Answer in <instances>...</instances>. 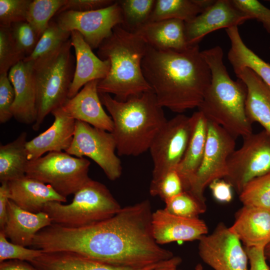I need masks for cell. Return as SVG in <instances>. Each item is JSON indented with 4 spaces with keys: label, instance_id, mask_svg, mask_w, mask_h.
Wrapping results in <instances>:
<instances>
[{
    "label": "cell",
    "instance_id": "27",
    "mask_svg": "<svg viewBox=\"0 0 270 270\" xmlns=\"http://www.w3.org/2000/svg\"><path fill=\"white\" fill-rule=\"evenodd\" d=\"M246 84V112L252 124L259 123L270 136V88L251 70L245 68L236 74Z\"/></svg>",
    "mask_w": 270,
    "mask_h": 270
},
{
    "label": "cell",
    "instance_id": "40",
    "mask_svg": "<svg viewBox=\"0 0 270 270\" xmlns=\"http://www.w3.org/2000/svg\"><path fill=\"white\" fill-rule=\"evenodd\" d=\"M43 252L8 242L4 232L0 230V262L6 260H28L30 262L40 256Z\"/></svg>",
    "mask_w": 270,
    "mask_h": 270
},
{
    "label": "cell",
    "instance_id": "11",
    "mask_svg": "<svg viewBox=\"0 0 270 270\" xmlns=\"http://www.w3.org/2000/svg\"><path fill=\"white\" fill-rule=\"evenodd\" d=\"M191 130L190 116L179 114L166 121L148 150L153 164L151 182L176 170L186 149Z\"/></svg>",
    "mask_w": 270,
    "mask_h": 270
},
{
    "label": "cell",
    "instance_id": "30",
    "mask_svg": "<svg viewBox=\"0 0 270 270\" xmlns=\"http://www.w3.org/2000/svg\"><path fill=\"white\" fill-rule=\"evenodd\" d=\"M213 0H156L148 22L177 19L187 22L201 13Z\"/></svg>",
    "mask_w": 270,
    "mask_h": 270
},
{
    "label": "cell",
    "instance_id": "8",
    "mask_svg": "<svg viewBox=\"0 0 270 270\" xmlns=\"http://www.w3.org/2000/svg\"><path fill=\"white\" fill-rule=\"evenodd\" d=\"M90 162L66 152H48L35 160H29L26 176L51 186L66 198L74 194L90 178L88 172Z\"/></svg>",
    "mask_w": 270,
    "mask_h": 270
},
{
    "label": "cell",
    "instance_id": "45",
    "mask_svg": "<svg viewBox=\"0 0 270 270\" xmlns=\"http://www.w3.org/2000/svg\"><path fill=\"white\" fill-rule=\"evenodd\" d=\"M264 247L245 248L248 258V270H270L264 254Z\"/></svg>",
    "mask_w": 270,
    "mask_h": 270
},
{
    "label": "cell",
    "instance_id": "22",
    "mask_svg": "<svg viewBox=\"0 0 270 270\" xmlns=\"http://www.w3.org/2000/svg\"><path fill=\"white\" fill-rule=\"evenodd\" d=\"M229 230L245 248H264L270 242V210L243 206Z\"/></svg>",
    "mask_w": 270,
    "mask_h": 270
},
{
    "label": "cell",
    "instance_id": "14",
    "mask_svg": "<svg viewBox=\"0 0 270 270\" xmlns=\"http://www.w3.org/2000/svg\"><path fill=\"white\" fill-rule=\"evenodd\" d=\"M198 240L200 258L214 270H248L245 249L224 224L219 223L211 234Z\"/></svg>",
    "mask_w": 270,
    "mask_h": 270
},
{
    "label": "cell",
    "instance_id": "29",
    "mask_svg": "<svg viewBox=\"0 0 270 270\" xmlns=\"http://www.w3.org/2000/svg\"><path fill=\"white\" fill-rule=\"evenodd\" d=\"M27 133L23 132L14 140L0 146V182H8L26 176L29 162L26 149Z\"/></svg>",
    "mask_w": 270,
    "mask_h": 270
},
{
    "label": "cell",
    "instance_id": "34",
    "mask_svg": "<svg viewBox=\"0 0 270 270\" xmlns=\"http://www.w3.org/2000/svg\"><path fill=\"white\" fill-rule=\"evenodd\" d=\"M239 198L244 206L270 210V173L248 182Z\"/></svg>",
    "mask_w": 270,
    "mask_h": 270
},
{
    "label": "cell",
    "instance_id": "41",
    "mask_svg": "<svg viewBox=\"0 0 270 270\" xmlns=\"http://www.w3.org/2000/svg\"><path fill=\"white\" fill-rule=\"evenodd\" d=\"M234 5L250 19L260 22L270 34V9L256 0H232Z\"/></svg>",
    "mask_w": 270,
    "mask_h": 270
},
{
    "label": "cell",
    "instance_id": "13",
    "mask_svg": "<svg viewBox=\"0 0 270 270\" xmlns=\"http://www.w3.org/2000/svg\"><path fill=\"white\" fill-rule=\"evenodd\" d=\"M54 20L64 30L78 32L92 49L98 48L111 34L115 26L124 23L122 9L118 0L98 10L65 11L56 14Z\"/></svg>",
    "mask_w": 270,
    "mask_h": 270
},
{
    "label": "cell",
    "instance_id": "25",
    "mask_svg": "<svg viewBox=\"0 0 270 270\" xmlns=\"http://www.w3.org/2000/svg\"><path fill=\"white\" fill-rule=\"evenodd\" d=\"M167 260L145 266L128 267L100 262L70 252H43L31 262L39 270H152Z\"/></svg>",
    "mask_w": 270,
    "mask_h": 270
},
{
    "label": "cell",
    "instance_id": "37",
    "mask_svg": "<svg viewBox=\"0 0 270 270\" xmlns=\"http://www.w3.org/2000/svg\"><path fill=\"white\" fill-rule=\"evenodd\" d=\"M184 190L182 180L176 170H172L158 180L150 182V193L158 196L164 202Z\"/></svg>",
    "mask_w": 270,
    "mask_h": 270
},
{
    "label": "cell",
    "instance_id": "18",
    "mask_svg": "<svg viewBox=\"0 0 270 270\" xmlns=\"http://www.w3.org/2000/svg\"><path fill=\"white\" fill-rule=\"evenodd\" d=\"M8 76L15 94L13 117L20 123L34 124L36 120V91L32 64L20 62L10 70Z\"/></svg>",
    "mask_w": 270,
    "mask_h": 270
},
{
    "label": "cell",
    "instance_id": "15",
    "mask_svg": "<svg viewBox=\"0 0 270 270\" xmlns=\"http://www.w3.org/2000/svg\"><path fill=\"white\" fill-rule=\"evenodd\" d=\"M250 20L232 0H216L201 13L185 22V35L189 46L198 44L208 34L219 29L238 26Z\"/></svg>",
    "mask_w": 270,
    "mask_h": 270
},
{
    "label": "cell",
    "instance_id": "46",
    "mask_svg": "<svg viewBox=\"0 0 270 270\" xmlns=\"http://www.w3.org/2000/svg\"><path fill=\"white\" fill-rule=\"evenodd\" d=\"M8 182L1 183L0 186V229L2 230L6 220L7 206L9 200Z\"/></svg>",
    "mask_w": 270,
    "mask_h": 270
},
{
    "label": "cell",
    "instance_id": "26",
    "mask_svg": "<svg viewBox=\"0 0 270 270\" xmlns=\"http://www.w3.org/2000/svg\"><path fill=\"white\" fill-rule=\"evenodd\" d=\"M134 32L156 49L182 51L190 46L185 35V22L182 20L148 22Z\"/></svg>",
    "mask_w": 270,
    "mask_h": 270
},
{
    "label": "cell",
    "instance_id": "7",
    "mask_svg": "<svg viewBox=\"0 0 270 270\" xmlns=\"http://www.w3.org/2000/svg\"><path fill=\"white\" fill-rule=\"evenodd\" d=\"M70 39L50 58L32 64L35 78L36 120L32 125L39 130L45 118L61 107L68 98L75 68Z\"/></svg>",
    "mask_w": 270,
    "mask_h": 270
},
{
    "label": "cell",
    "instance_id": "36",
    "mask_svg": "<svg viewBox=\"0 0 270 270\" xmlns=\"http://www.w3.org/2000/svg\"><path fill=\"white\" fill-rule=\"evenodd\" d=\"M24 58L14 42L10 28L0 27V74L8 73L12 66Z\"/></svg>",
    "mask_w": 270,
    "mask_h": 270
},
{
    "label": "cell",
    "instance_id": "17",
    "mask_svg": "<svg viewBox=\"0 0 270 270\" xmlns=\"http://www.w3.org/2000/svg\"><path fill=\"white\" fill-rule=\"evenodd\" d=\"M52 126L26 144L28 158L35 160L46 152H65L70 148L74 136L76 120L69 116L62 106L53 110Z\"/></svg>",
    "mask_w": 270,
    "mask_h": 270
},
{
    "label": "cell",
    "instance_id": "28",
    "mask_svg": "<svg viewBox=\"0 0 270 270\" xmlns=\"http://www.w3.org/2000/svg\"><path fill=\"white\" fill-rule=\"evenodd\" d=\"M226 32L230 42L228 58L235 74L245 68H249L260 77L270 88V64L262 59L245 44L238 26L226 28Z\"/></svg>",
    "mask_w": 270,
    "mask_h": 270
},
{
    "label": "cell",
    "instance_id": "10",
    "mask_svg": "<svg viewBox=\"0 0 270 270\" xmlns=\"http://www.w3.org/2000/svg\"><path fill=\"white\" fill-rule=\"evenodd\" d=\"M116 151V143L112 132L76 120L73 140L66 152L76 157L90 158L109 180H115L122 172L121 162Z\"/></svg>",
    "mask_w": 270,
    "mask_h": 270
},
{
    "label": "cell",
    "instance_id": "6",
    "mask_svg": "<svg viewBox=\"0 0 270 270\" xmlns=\"http://www.w3.org/2000/svg\"><path fill=\"white\" fill-rule=\"evenodd\" d=\"M122 208L107 187L90 178L74 194L72 202L46 203L42 212L52 223L67 227L84 226L108 218Z\"/></svg>",
    "mask_w": 270,
    "mask_h": 270
},
{
    "label": "cell",
    "instance_id": "44",
    "mask_svg": "<svg viewBox=\"0 0 270 270\" xmlns=\"http://www.w3.org/2000/svg\"><path fill=\"white\" fill-rule=\"evenodd\" d=\"M209 187L214 198L218 202L226 203L232 199L233 188L226 180H214L209 184Z\"/></svg>",
    "mask_w": 270,
    "mask_h": 270
},
{
    "label": "cell",
    "instance_id": "35",
    "mask_svg": "<svg viewBox=\"0 0 270 270\" xmlns=\"http://www.w3.org/2000/svg\"><path fill=\"white\" fill-rule=\"evenodd\" d=\"M164 202L165 210L171 214L186 218H198V216L204 213L206 209V202L189 190H184Z\"/></svg>",
    "mask_w": 270,
    "mask_h": 270
},
{
    "label": "cell",
    "instance_id": "20",
    "mask_svg": "<svg viewBox=\"0 0 270 270\" xmlns=\"http://www.w3.org/2000/svg\"><path fill=\"white\" fill-rule=\"evenodd\" d=\"M70 40L74 49L76 64L68 98L76 96L88 82L104 78L110 67L109 60H102L97 56L78 32H70Z\"/></svg>",
    "mask_w": 270,
    "mask_h": 270
},
{
    "label": "cell",
    "instance_id": "47",
    "mask_svg": "<svg viewBox=\"0 0 270 270\" xmlns=\"http://www.w3.org/2000/svg\"><path fill=\"white\" fill-rule=\"evenodd\" d=\"M0 270H34L28 266L17 262L1 263Z\"/></svg>",
    "mask_w": 270,
    "mask_h": 270
},
{
    "label": "cell",
    "instance_id": "16",
    "mask_svg": "<svg viewBox=\"0 0 270 270\" xmlns=\"http://www.w3.org/2000/svg\"><path fill=\"white\" fill-rule=\"evenodd\" d=\"M152 229L158 244L199 240L208 232V228L203 220L177 216L164 209L152 212Z\"/></svg>",
    "mask_w": 270,
    "mask_h": 270
},
{
    "label": "cell",
    "instance_id": "32",
    "mask_svg": "<svg viewBox=\"0 0 270 270\" xmlns=\"http://www.w3.org/2000/svg\"><path fill=\"white\" fill-rule=\"evenodd\" d=\"M66 0H34L30 4L26 22L33 28L39 38L48 27Z\"/></svg>",
    "mask_w": 270,
    "mask_h": 270
},
{
    "label": "cell",
    "instance_id": "39",
    "mask_svg": "<svg viewBox=\"0 0 270 270\" xmlns=\"http://www.w3.org/2000/svg\"><path fill=\"white\" fill-rule=\"evenodd\" d=\"M10 30L18 48L25 58L29 56L40 39L33 28L24 21L13 24Z\"/></svg>",
    "mask_w": 270,
    "mask_h": 270
},
{
    "label": "cell",
    "instance_id": "2",
    "mask_svg": "<svg viewBox=\"0 0 270 270\" xmlns=\"http://www.w3.org/2000/svg\"><path fill=\"white\" fill-rule=\"evenodd\" d=\"M142 68L158 104L178 114L199 106L211 80L198 44L182 51L148 46Z\"/></svg>",
    "mask_w": 270,
    "mask_h": 270
},
{
    "label": "cell",
    "instance_id": "48",
    "mask_svg": "<svg viewBox=\"0 0 270 270\" xmlns=\"http://www.w3.org/2000/svg\"><path fill=\"white\" fill-rule=\"evenodd\" d=\"M182 259L178 256H174L168 260L163 265L152 270H177V268L182 262Z\"/></svg>",
    "mask_w": 270,
    "mask_h": 270
},
{
    "label": "cell",
    "instance_id": "21",
    "mask_svg": "<svg viewBox=\"0 0 270 270\" xmlns=\"http://www.w3.org/2000/svg\"><path fill=\"white\" fill-rule=\"evenodd\" d=\"M52 222L44 212L26 211L9 200L6 220L2 230L10 242L23 246H32L36 235Z\"/></svg>",
    "mask_w": 270,
    "mask_h": 270
},
{
    "label": "cell",
    "instance_id": "24",
    "mask_svg": "<svg viewBox=\"0 0 270 270\" xmlns=\"http://www.w3.org/2000/svg\"><path fill=\"white\" fill-rule=\"evenodd\" d=\"M192 130L184 154L178 166V172L184 190H190L194 178L201 164L206 141L208 120L200 111L190 116Z\"/></svg>",
    "mask_w": 270,
    "mask_h": 270
},
{
    "label": "cell",
    "instance_id": "5",
    "mask_svg": "<svg viewBox=\"0 0 270 270\" xmlns=\"http://www.w3.org/2000/svg\"><path fill=\"white\" fill-rule=\"evenodd\" d=\"M148 46L136 32L122 25L115 26L98 48V57L110 64L108 76L98 82V92L114 94L116 100L124 102L152 90L142 68Z\"/></svg>",
    "mask_w": 270,
    "mask_h": 270
},
{
    "label": "cell",
    "instance_id": "19",
    "mask_svg": "<svg viewBox=\"0 0 270 270\" xmlns=\"http://www.w3.org/2000/svg\"><path fill=\"white\" fill-rule=\"evenodd\" d=\"M100 80L87 83L76 96L68 98L62 108L74 120L112 132L113 121L103 108L99 96L98 85Z\"/></svg>",
    "mask_w": 270,
    "mask_h": 270
},
{
    "label": "cell",
    "instance_id": "3",
    "mask_svg": "<svg viewBox=\"0 0 270 270\" xmlns=\"http://www.w3.org/2000/svg\"><path fill=\"white\" fill-rule=\"evenodd\" d=\"M99 93L114 124L112 132L120 156H138L149 150L166 124L163 110L152 90L120 102L110 94Z\"/></svg>",
    "mask_w": 270,
    "mask_h": 270
},
{
    "label": "cell",
    "instance_id": "4",
    "mask_svg": "<svg viewBox=\"0 0 270 270\" xmlns=\"http://www.w3.org/2000/svg\"><path fill=\"white\" fill-rule=\"evenodd\" d=\"M211 73L210 82L198 108L208 121L214 123L236 139L252 132L246 112V86L240 79L230 77L220 46L202 51Z\"/></svg>",
    "mask_w": 270,
    "mask_h": 270
},
{
    "label": "cell",
    "instance_id": "31",
    "mask_svg": "<svg viewBox=\"0 0 270 270\" xmlns=\"http://www.w3.org/2000/svg\"><path fill=\"white\" fill-rule=\"evenodd\" d=\"M70 37V32L64 30L55 20H51L32 52L23 60L32 64L42 62L56 54Z\"/></svg>",
    "mask_w": 270,
    "mask_h": 270
},
{
    "label": "cell",
    "instance_id": "9",
    "mask_svg": "<svg viewBox=\"0 0 270 270\" xmlns=\"http://www.w3.org/2000/svg\"><path fill=\"white\" fill-rule=\"evenodd\" d=\"M228 161L224 178L239 194L252 180L270 173V136L264 130L243 138Z\"/></svg>",
    "mask_w": 270,
    "mask_h": 270
},
{
    "label": "cell",
    "instance_id": "50",
    "mask_svg": "<svg viewBox=\"0 0 270 270\" xmlns=\"http://www.w3.org/2000/svg\"><path fill=\"white\" fill-rule=\"evenodd\" d=\"M195 270H203V268L201 264H198Z\"/></svg>",
    "mask_w": 270,
    "mask_h": 270
},
{
    "label": "cell",
    "instance_id": "12",
    "mask_svg": "<svg viewBox=\"0 0 270 270\" xmlns=\"http://www.w3.org/2000/svg\"><path fill=\"white\" fill-rule=\"evenodd\" d=\"M236 140L220 126L208 121L203 158L189 190L202 201L206 202V187L214 180L226 176L228 161L235 150Z\"/></svg>",
    "mask_w": 270,
    "mask_h": 270
},
{
    "label": "cell",
    "instance_id": "1",
    "mask_svg": "<svg viewBox=\"0 0 270 270\" xmlns=\"http://www.w3.org/2000/svg\"><path fill=\"white\" fill-rule=\"evenodd\" d=\"M146 200L122 208L112 216L76 228L54 224L48 236L52 252H70L118 266L142 267L172 258L152 232V214Z\"/></svg>",
    "mask_w": 270,
    "mask_h": 270
},
{
    "label": "cell",
    "instance_id": "33",
    "mask_svg": "<svg viewBox=\"0 0 270 270\" xmlns=\"http://www.w3.org/2000/svg\"><path fill=\"white\" fill-rule=\"evenodd\" d=\"M122 9L124 23L126 30L134 32L148 22L154 8V0H118Z\"/></svg>",
    "mask_w": 270,
    "mask_h": 270
},
{
    "label": "cell",
    "instance_id": "42",
    "mask_svg": "<svg viewBox=\"0 0 270 270\" xmlns=\"http://www.w3.org/2000/svg\"><path fill=\"white\" fill-rule=\"evenodd\" d=\"M15 98L14 87L7 72L0 74V122L4 124L13 117L12 108Z\"/></svg>",
    "mask_w": 270,
    "mask_h": 270
},
{
    "label": "cell",
    "instance_id": "23",
    "mask_svg": "<svg viewBox=\"0 0 270 270\" xmlns=\"http://www.w3.org/2000/svg\"><path fill=\"white\" fill-rule=\"evenodd\" d=\"M8 185L10 200L30 212H42L45 204L50 202L67 200L50 185L26 176L8 182Z\"/></svg>",
    "mask_w": 270,
    "mask_h": 270
},
{
    "label": "cell",
    "instance_id": "43",
    "mask_svg": "<svg viewBox=\"0 0 270 270\" xmlns=\"http://www.w3.org/2000/svg\"><path fill=\"white\" fill-rule=\"evenodd\" d=\"M113 0H66L57 14L68 10L89 12L107 8L115 2Z\"/></svg>",
    "mask_w": 270,
    "mask_h": 270
},
{
    "label": "cell",
    "instance_id": "49",
    "mask_svg": "<svg viewBox=\"0 0 270 270\" xmlns=\"http://www.w3.org/2000/svg\"><path fill=\"white\" fill-rule=\"evenodd\" d=\"M264 254L266 260L270 262V242L264 247Z\"/></svg>",
    "mask_w": 270,
    "mask_h": 270
},
{
    "label": "cell",
    "instance_id": "38",
    "mask_svg": "<svg viewBox=\"0 0 270 270\" xmlns=\"http://www.w3.org/2000/svg\"><path fill=\"white\" fill-rule=\"evenodd\" d=\"M31 0H0V27L10 28L14 24L26 21Z\"/></svg>",
    "mask_w": 270,
    "mask_h": 270
}]
</instances>
